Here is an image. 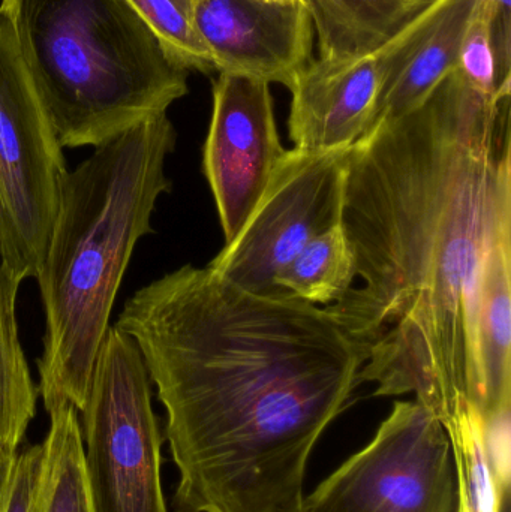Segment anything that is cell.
I'll return each instance as SVG.
<instances>
[{"label":"cell","mask_w":511,"mask_h":512,"mask_svg":"<svg viewBox=\"0 0 511 512\" xmlns=\"http://www.w3.org/2000/svg\"><path fill=\"white\" fill-rule=\"evenodd\" d=\"M510 96L456 68L350 153L342 227L362 285L327 309L371 348L360 384L416 394L443 424L479 399L480 283L511 224Z\"/></svg>","instance_id":"cell-1"},{"label":"cell","mask_w":511,"mask_h":512,"mask_svg":"<svg viewBox=\"0 0 511 512\" xmlns=\"http://www.w3.org/2000/svg\"><path fill=\"white\" fill-rule=\"evenodd\" d=\"M114 327L167 412L177 512L299 510L309 457L371 348L327 307L188 264L135 292Z\"/></svg>","instance_id":"cell-2"},{"label":"cell","mask_w":511,"mask_h":512,"mask_svg":"<svg viewBox=\"0 0 511 512\" xmlns=\"http://www.w3.org/2000/svg\"><path fill=\"white\" fill-rule=\"evenodd\" d=\"M174 146L173 123L156 114L96 147L63 180L36 276L45 312L38 391L48 414L83 409L129 259L152 233L156 201L171 191L164 165Z\"/></svg>","instance_id":"cell-3"},{"label":"cell","mask_w":511,"mask_h":512,"mask_svg":"<svg viewBox=\"0 0 511 512\" xmlns=\"http://www.w3.org/2000/svg\"><path fill=\"white\" fill-rule=\"evenodd\" d=\"M60 146L99 147L188 93V72L128 0H2Z\"/></svg>","instance_id":"cell-4"},{"label":"cell","mask_w":511,"mask_h":512,"mask_svg":"<svg viewBox=\"0 0 511 512\" xmlns=\"http://www.w3.org/2000/svg\"><path fill=\"white\" fill-rule=\"evenodd\" d=\"M81 414L83 468L92 512H168L162 436L137 343L108 328Z\"/></svg>","instance_id":"cell-5"},{"label":"cell","mask_w":511,"mask_h":512,"mask_svg":"<svg viewBox=\"0 0 511 512\" xmlns=\"http://www.w3.org/2000/svg\"><path fill=\"white\" fill-rule=\"evenodd\" d=\"M62 149L0 9V259L20 283L47 252L68 174Z\"/></svg>","instance_id":"cell-6"},{"label":"cell","mask_w":511,"mask_h":512,"mask_svg":"<svg viewBox=\"0 0 511 512\" xmlns=\"http://www.w3.org/2000/svg\"><path fill=\"white\" fill-rule=\"evenodd\" d=\"M456 471L443 423L422 403L396 402L375 438L333 472L302 512H455Z\"/></svg>","instance_id":"cell-7"},{"label":"cell","mask_w":511,"mask_h":512,"mask_svg":"<svg viewBox=\"0 0 511 512\" xmlns=\"http://www.w3.org/2000/svg\"><path fill=\"white\" fill-rule=\"evenodd\" d=\"M350 153L287 150L246 224L209 267L246 291L285 295L279 271L342 222Z\"/></svg>","instance_id":"cell-8"},{"label":"cell","mask_w":511,"mask_h":512,"mask_svg":"<svg viewBox=\"0 0 511 512\" xmlns=\"http://www.w3.org/2000/svg\"><path fill=\"white\" fill-rule=\"evenodd\" d=\"M444 0H431L398 32L371 50L312 60L290 87L288 135L297 149L350 150L369 134L381 93L428 32Z\"/></svg>","instance_id":"cell-9"},{"label":"cell","mask_w":511,"mask_h":512,"mask_svg":"<svg viewBox=\"0 0 511 512\" xmlns=\"http://www.w3.org/2000/svg\"><path fill=\"white\" fill-rule=\"evenodd\" d=\"M285 152L270 84L219 74L213 83L203 170L215 197L225 245L236 239L260 203Z\"/></svg>","instance_id":"cell-10"},{"label":"cell","mask_w":511,"mask_h":512,"mask_svg":"<svg viewBox=\"0 0 511 512\" xmlns=\"http://www.w3.org/2000/svg\"><path fill=\"white\" fill-rule=\"evenodd\" d=\"M194 20L219 74L290 90L314 60L315 26L306 0H195Z\"/></svg>","instance_id":"cell-11"},{"label":"cell","mask_w":511,"mask_h":512,"mask_svg":"<svg viewBox=\"0 0 511 512\" xmlns=\"http://www.w3.org/2000/svg\"><path fill=\"white\" fill-rule=\"evenodd\" d=\"M477 411L482 418L511 411V224L492 243L476 322Z\"/></svg>","instance_id":"cell-12"},{"label":"cell","mask_w":511,"mask_h":512,"mask_svg":"<svg viewBox=\"0 0 511 512\" xmlns=\"http://www.w3.org/2000/svg\"><path fill=\"white\" fill-rule=\"evenodd\" d=\"M477 3L479 0H444L428 32L387 81L369 134L381 123L392 122L419 108L441 81L455 71Z\"/></svg>","instance_id":"cell-13"},{"label":"cell","mask_w":511,"mask_h":512,"mask_svg":"<svg viewBox=\"0 0 511 512\" xmlns=\"http://www.w3.org/2000/svg\"><path fill=\"white\" fill-rule=\"evenodd\" d=\"M431 0H308L323 59L377 47Z\"/></svg>","instance_id":"cell-14"},{"label":"cell","mask_w":511,"mask_h":512,"mask_svg":"<svg viewBox=\"0 0 511 512\" xmlns=\"http://www.w3.org/2000/svg\"><path fill=\"white\" fill-rule=\"evenodd\" d=\"M18 285L0 259V460L6 463L17 454L39 396L18 337Z\"/></svg>","instance_id":"cell-15"},{"label":"cell","mask_w":511,"mask_h":512,"mask_svg":"<svg viewBox=\"0 0 511 512\" xmlns=\"http://www.w3.org/2000/svg\"><path fill=\"white\" fill-rule=\"evenodd\" d=\"M50 432L32 512H92L83 468L80 418L72 405L50 412Z\"/></svg>","instance_id":"cell-16"},{"label":"cell","mask_w":511,"mask_h":512,"mask_svg":"<svg viewBox=\"0 0 511 512\" xmlns=\"http://www.w3.org/2000/svg\"><path fill=\"white\" fill-rule=\"evenodd\" d=\"M356 279V256L341 222L312 240L275 283L282 294L327 307L344 298Z\"/></svg>","instance_id":"cell-17"},{"label":"cell","mask_w":511,"mask_h":512,"mask_svg":"<svg viewBox=\"0 0 511 512\" xmlns=\"http://www.w3.org/2000/svg\"><path fill=\"white\" fill-rule=\"evenodd\" d=\"M456 471L455 512H507L510 492L498 489L483 444V420L474 405L444 424Z\"/></svg>","instance_id":"cell-18"},{"label":"cell","mask_w":511,"mask_h":512,"mask_svg":"<svg viewBox=\"0 0 511 512\" xmlns=\"http://www.w3.org/2000/svg\"><path fill=\"white\" fill-rule=\"evenodd\" d=\"M186 71H213L212 59L195 27V0H128Z\"/></svg>","instance_id":"cell-19"},{"label":"cell","mask_w":511,"mask_h":512,"mask_svg":"<svg viewBox=\"0 0 511 512\" xmlns=\"http://www.w3.org/2000/svg\"><path fill=\"white\" fill-rule=\"evenodd\" d=\"M44 445H33L15 454L0 493V512H32L39 478H41Z\"/></svg>","instance_id":"cell-20"},{"label":"cell","mask_w":511,"mask_h":512,"mask_svg":"<svg viewBox=\"0 0 511 512\" xmlns=\"http://www.w3.org/2000/svg\"><path fill=\"white\" fill-rule=\"evenodd\" d=\"M489 23L498 92H511V0H491Z\"/></svg>","instance_id":"cell-21"},{"label":"cell","mask_w":511,"mask_h":512,"mask_svg":"<svg viewBox=\"0 0 511 512\" xmlns=\"http://www.w3.org/2000/svg\"><path fill=\"white\" fill-rule=\"evenodd\" d=\"M9 465H11V462L6 463L0 460V493H2L3 484H5L6 475H8Z\"/></svg>","instance_id":"cell-22"},{"label":"cell","mask_w":511,"mask_h":512,"mask_svg":"<svg viewBox=\"0 0 511 512\" xmlns=\"http://www.w3.org/2000/svg\"><path fill=\"white\" fill-rule=\"evenodd\" d=\"M267 2H297V0H267ZM308 2V0H306Z\"/></svg>","instance_id":"cell-23"},{"label":"cell","mask_w":511,"mask_h":512,"mask_svg":"<svg viewBox=\"0 0 511 512\" xmlns=\"http://www.w3.org/2000/svg\"><path fill=\"white\" fill-rule=\"evenodd\" d=\"M290 512H302V511H300V508H299V510H294V511H290Z\"/></svg>","instance_id":"cell-24"}]
</instances>
